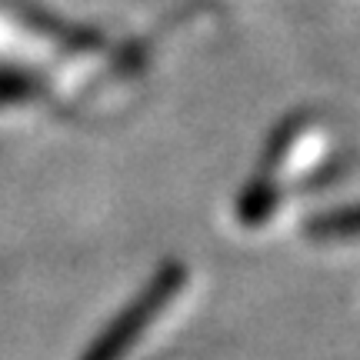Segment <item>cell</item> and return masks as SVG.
Instances as JSON below:
<instances>
[{
  "mask_svg": "<svg viewBox=\"0 0 360 360\" xmlns=\"http://www.w3.org/2000/svg\"><path fill=\"white\" fill-rule=\"evenodd\" d=\"M314 237H344V233H360V207L344 210V214H330L310 224Z\"/></svg>",
  "mask_w": 360,
  "mask_h": 360,
  "instance_id": "obj_2",
  "label": "cell"
},
{
  "mask_svg": "<svg viewBox=\"0 0 360 360\" xmlns=\"http://www.w3.org/2000/svg\"><path fill=\"white\" fill-rule=\"evenodd\" d=\"M180 283H184V270H180V264H167V267L157 274V281L150 283V287H147L127 310H124V317H117V321L103 330L101 340L90 347V354L84 360H120L130 347H134V340L154 323L157 314L177 297Z\"/></svg>",
  "mask_w": 360,
  "mask_h": 360,
  "instance_id": "obj_1",
  "label": "cell"
}]
</instances>
